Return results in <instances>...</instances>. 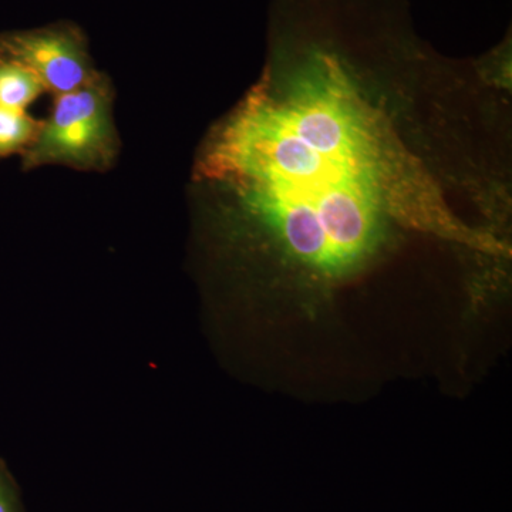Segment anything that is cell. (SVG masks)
Here are the masks:
<instances>
[{
	"label": "cell",
	"instance_id": "1",
	"mask_svg": "<svg viewBox=\"0 0 512 512\" xmlns=\"http://www.w3.org/2000/svg\"><path fill=\"white\" fill-rule=\"evenodd\" d=\"M376 113L338 64L318 60L265 80L201 158L289 291L313 305L372 265L413 181Z\"/></svg>",
	"mask_w": 512,
	"mask_h": 512
},
{
	"label": "cell",
	"instance_id": "2",
	"mask_svg": "<svg viewBox=\"0 0 512 512\" xmlns=\"http://www.w3.org/2000/svg\"><path fill=\"white\" fill-rule=\"evenodd\" d=\"M119 150L113 119V89L104 74L73 92L56 94L32 146L22 154L23 168L67 165L106 170Z\"/></svg>",
	"mask_w": 512,
	"mask_h": 512
},
{
	"label": "cell",
	"instance_id": "3",
	"mask_svg": "<svg viewBox=\"0 0 512 512\" xmlns=\"http://www.w3.org/2000/svg\"><path fill=\"white\" fill-rule=\"evenodd\" d=\"M0 57L35 73L46 92L55 96L79 89L99 73L94 69L83 30L70 22L3 33Z\"/></svg>",
	"mask_w": 512,
	"mask_h": 512
},
{
	"label": "cell",
	"instance_id": "4",
	"mask_svg": "<svg viewBox=\"0 0 512 512\" xmlns=\"http://www.w3.org/2000/svg\"><path fill=\"white\" fill-rule=\"evenodd\" d=\"M46 87L35 73L13 60L0 57V107L26 111Z\"/></svg>",
	"mask_w": 512,
	"mask_h": 512
},
{
	"label": "cell",
	"instance_id": "5",
	"mask_svg": "<svg viewBox=\"0 0 512 512\" xmlns=\"http://www.w3.org/2000/svg\"><path fill=\"white\" fill-rule=\"evenodd\" d=\"M42 120H36L28 111L0 107V158L22 156L39 133Z\"/></svg>",
	"mask_w": 512,
	"mask_h": 512
},
{
	"label": "cell",
	"instance_id": "6",
	"mask_svg": "<svg viewBox=\"0 0 512 512\" xmlns=\"http://www.w3.org/2000/svg\"><path fill=\"white\" fill-rule=\"evenodd\" d=\"M0 512H22L15 487L2 468H0Z\"/></svg>",
	"mask_w": 512,
	"mask_h": 512
}]
</instances>
